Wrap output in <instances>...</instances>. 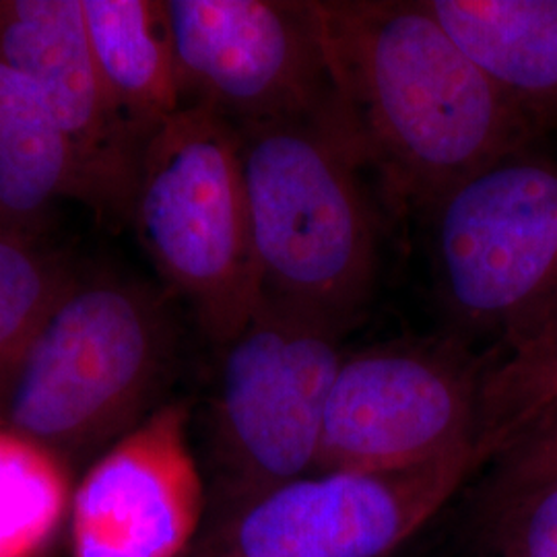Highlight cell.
Returning <instances> with one entry per match:
<instances>
[{
	"instance_id": "obj_1",
	"label": "cell",
	"mask_w": 557,
	"mask_h": 557,
	"mask_svg": "<svg viewBox=\"0 0 557 557\" xmlns=\"http://www.w3.org/2000/svg\"><path fill=\"white\" fill-rule=\"evenodd\" d=\"M338 122L391 199L432 209L537 128L418 2H312Z\"/></svg>"
},
{
	"instance_id": "obj_2",
	"label": "cell",
	"mask_w": 557,
	"mask_h": 557,
	"mask_svg": "<svg viewBox=\"0 0 557 557\" xmlns=\"http://www.w3.org/2000/svg\"><path fill=\"white\" fill-rule=\"evenodd\" d=\"M236 128L262 296L349 329L379 255L363 165L335 106L317 119Z\"/></svg>"
},
{
	"instance_id": "obj_3",
	"label": "cell",
	"mask_w": 557,
	"mask_h": 557,
	"mask_svg": "<svg viewBox=\"0 0 557 557\" xmlns=\"http://www.w3.org/2000/svg\"><path fill=\"white\" fill-rule=\"evenodd\" d=\"M174 361L160 292L119 275L77 277L41 322L0 421L73 462L161 407Z\"/></svg>"
},
{
	"instance_id": "obj_4",
	"label": "cell",
	"mask_w": 557,
	"mask_h": 557,
	"mask_svg": "<svg viewBox=\"0 0 557 557\" xmlns=\"http://www.w3.org/2000/svg\"><path fill=\"white\" fill-rule=\"evenodd\" d=\"M128 221L205 337L225 347L262 298L238 128L207 108L182 106L140 149Z\"/></svg>"
},
{
	"instance_id": "obj_5",
	"label": "cell",
	"mask_w": 557,
	"mask_h": 557,
	"mask_svg": "<svg viewBox=\"0 0 557 557\" xmlns=\"http://www.w3.org/2000/svg\"><path fill=\"white\" fill-rule=\"evenodd\" d=\"M347 326L260 298L221 347L209 416L205 529L283 483L314 473Z\"/></svg>"
},
{
	"instance_id": "obj_6",
	"label": "cell",
	"mask_w": 557,
	"mask_h": 557,
	"mask_svg": "<svg viewBox=\"0 0 557 557\" xmlns=\"http://www.w3.org/2000/svg\"><path fill=\"white\" fill-rule=\"evenodd\" d=\"M440 294L498 349L557 312V160L531 147L458 182L432 207Z\"/></svg>"
},
{
	"instance_id": "obj_7",
	"label": "cell",
	"mask_w": 557,
	"mask_h": 557,
	"mask_svg": "<svg viewBox=\"0 0 557 557\" xmlns=\"http://www.w3.org/2000/svg\"><path fill=\"white\" fill-rule=\"evenodd\" d=\"M490 356L458 341L347 354L333 384L317 471H403L473 448Z\"/></svg>"
},
{
	"instance_id": "obj_8",
	"label": "cell",
	"mask_w": 557,
	"mask_h": 557,
	"mask_svg": "<svg viewBox=\"0 0 557 557\" xmlns=\"http://www.w3.org/2000/svg\"><path fill=\"white\" fill-rule=\"evenodd\" d=\"M473 448L403 471H314L200 531L186 557H386L478 471Z\"/></svg>"
},
{
	"instance_id": "obj_9",
	"label": "cell",
	"mask_w": 557,
	"mask_h": 557,
	"mask_svg": "<svg viewBox=\"0 0 557 557\" xmlns=\"http://www.w3.org/2000/svg\"><path fill=\"white\" fill-rule=\"evenodd\" d=\"M182 106L234 126L333 110L312 2L165 0Z\"/></svg>"
},
{
	"instance_id": "obj_10",
	"label": "cell",
	"mask_w": 557,
	"mask_h": 557,
	"mask_svg": "<svg viewBox=\"0 0 557 557\" xmlns=\"http://www.w3.org/2000/svg\"><path fill=\"white\" fill-rule=\"evenodd\" d=\"M207 515L190 407L170 400L110 444L75 487L71 557H186Z\"/></svg>"
},
{
	"instance_id": "obj_11",
	"label": "cell",
	"mask_w": 557,
	"mask_h": 557,
	"mask_svg": "<svg viewBox=\"0 0 557 557\" xmlns=\"http://www.w3.org/2000/svg\"><path fill=\"white\" fill-rule=\"evenodd\" d=\"M0 62L48 101L75 153L81 202L108 220H128L145 143L103 89L83 2L0 0Z\"/></svg>"
},
{
	"instance_id": "obj_12",
	"label": "cell",
	"mask_w": 557,
	"mask_h": 557,
	"mask_svg": "<svg viewBox=\"0 0 557 557\" xmlns=\"http://www.w3.org/2000/svg\"><path fill=\"white\" fill-rule=\"evenodd\" d=\"M543 135L557 126V0H421Z\"/></svg>"
},
{
	"instance_id": "obj_13",
	"label": "cell",
	"mask_w": 557,
	"mask_h": 557,
	"mask_svg": "<svg viewBox=\"0 0 557 557\" xmlns=\"http://www.w3.org/2000/svg\"><path fill=\"white\" fill-rule=\"evenodd\" d=\"M103 89L143 143L182 108L165 0H81Z\"/></svg>"
},
{
	"instance_id": "obj_14",
	"label": "cell",
	"mask_w": 557,
	"mask_h": 557,
	"mask_svg": "<svg viewBox=\"0 0 557 557\" xmlns=\"http://www.w3.org/2000/svg\"><path fill=\"white\" fill-rule=\"evenodd\" d=\"M62 199L81 200L73 147L40 89L0 62V230L41 232Z\"/></svg>"
},
{
	"instance_id": "obj_15",
	"label": "cell",
	"mask_w": 557,
	"mask_h": 557,
	"mask_svg": "<svg viewBox=\"0 0 557 557\" xmlns=\"http://www.w3.org/2000/svg\"><path fill=\"white\" fill-rule=\"evenodd\" d=\"M557 416V312L537 331L490 354L479 397L478 467Z\"/></svg>"
},
{
	"instance_id": "obj_16",
	"label": "cell",
	"mask_w": 557,
	"mask_h": 557,
	"mask_svg": "<svg viewBox=\"0 0 557 557\" xmlns=\"http://www.w3.org/2000/svg\"><path fill=\"white\" fill-rule=\"evenodd\" d=\"M71 462L0 421V557H48L69 533Z\"/></svg>"
},
{
	"instance_id": "obj_17",
	"label": "cell",
	"mask_w": 557,
	"mask_h": 557,
	"mask_svg": "<svg viewBox=\"0 0 557 557\" xmlns=\"http://www.w3.org/2000/svg\"><path fill=\"white\" fill-rule=\"evenodd\" d=\"M77 277L41 232L0 230V416L41 322Z\"/></svg>"
},
{
	"instance_id": "obj_18",
	"label": "cell",
	"mask_w": 557,
	"mask_h": 557,
	"mask_svg": "<svg viewBox=\"0 0 557 557\" xmlns=\"http://www.w3.org/2000/svg\"><path fill=\"white\" fill-rule=\"evenodd\" d=\"M479 557H557V473L485 498Z\"/></svg>"
},
{
	"instance_id": "obj_19",
	"label": "cell",
	"mask_w": 557,
	"mask_h": 557,
	"mask_svg": "<svg viewBox=\"0 0 557 557\" xmlns=\"http://www.w3.org/2000/svg\"><path fill=\"white\" fill-rule=\"evenodd\" d=\"M557 473V416L496 460L485 498L508 494Z\"/></svg>"
}]
</instances>
